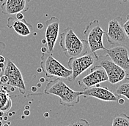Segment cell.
<instances>
[{
    "label": "cell",
    "instance_id": "20",
    "mask_svg": "<svg viewBox=\"0 0 129 126\" xmlns=\"http://www.w3.org/2000/svg\"><path fill=\"white\" fill-rule=\"evenodd\" d=\"M8 82V77L5 74H0V85H5Z\"/></svg>",
    "mask_w": 129,
    "mask_h": 126
},
{
    "label": "cell",
    "instance_id": "26",
    "mask_svg": "<svg viewBox=\"0 0 129 126\" xmlns=\"http://www.w3.org/2000/svg\"><path fill=\"white\" fill-rule=\"evenodd\" d=\"M37 28L38 29H42L43 28V24H41V23H38V25H37Z\"/></svg>",
    "mask_w": 129,
    "mask_h": 126
},
{
    "label": "cell",
    "instance_id": "15",
    "mask_svg": "<svg viewBox=\"0 0 129 126\" xmlns=\"http://www.w3.org/2000/svg\"><path fill=\"white\" fill-rule=\"evenodd\" d=\"M8 91L3 90L0 85V111L4 113L10 111L12 106V101Z\"/></svg>",
    "mask_w": 129,
    "mask_h": 126
},
{
    "label": "cell",
    "instance_id": "13",
    "mask_svg": "<svg viewBox=\"0 0 129 126\" xmlns=\"http://www.w3.org/2000/svg\"><path fill=\"white\" fill-rule=\"evenodd\" d=\"M29 8L27 0H4L1 5L2 12L10 16H15L18 13L26 12Z\"/></svg>",
    "mask_w": 129,
    "mask_h": 126
},
{
    "label": "cell",
    "instance_id": "6",
    "mask_svg": "<svg viewBox=\"0 0 129 126\" xmlns=\"http://www.w3.org/2000/svg\"><path fill=\"white\" fill-rule=\"evenodd\" d=\"M108 42L112 45H122L129 47V40L123 29L121 17H117L109 22L108 32L106 33Z\"/></svg>",
    "mask_w": 129,
    "mask_h": 126
},
{
    "label": "cell",
    "instance_id": "11",
    "mask_svg": "<svg viewBox=\"0 0 129 126\" xmlns=\"http://www.w3.org/2000/svg\"><path fill=\"white\" fill-rule=\"evenodd\" d=\"M60 21L56 17H51L45 23V40L46 41L48 53H51L54 51L55 44L59 36Z\"/></svg>",
    "mask_w": 129,
    "mask_h": 126
},
{
    "label": "cell",
    "instance_id": "9",
    "mask_svg": "<svg viewBox=\"0 0 129 126\" xmlns=\"http://www.w3.org/2000/svg\"><path fill=\"white\" fill-rule=\"evenodd\" d=\"M106 54L114 63L129 74V47L122 45L106 49Z\"/></svg>",
    "mask_w": 129,
    "mask_h": 126
},
{
    "label": "cell",
    "instance_id": "36",
    "mask_svg": "<svg viewBox=\"0 0 129 126\" xmlns=\"http://www.w3.org/2000/svg\"><path fill=\"white\" fill-rule=\"evenodd\" d=\"M41 86H42V83L38 82V83L37 84V87H41Z\"/></svg>",
    "mask_w": 129,
    "mask_h": 126
},
{
    "label": "cell",
    "instance_id": "3",
    "mask_svg": "<svg viewBox=\"0 0 129 126\" xmlns=\"http://www.w3.org/2000/svg\"><path fill=\"white\" fill-rule=\"evenodd\" d=\"M40 68L48 78L55 77L56 78L68 79L72 75V71L70 69L64 67L49 53H42Z\"/></svg>",
    "mask_w": 129,
    "mask_h": 126
},
{
    "label": "cell",
    "instance_id": "44",
    "mask_svg": "<svg viewBox=\"0 0 129 126\" xmlns=\"http://www.w3.org/2000/svg\"><path fill=\"white\" fill-rule=\"evenodd\" d=\"M2 120H3V117H0V121L2 122Z\"/></svg>",
    "mask_w": 129,
    "mask_h": 126
},
{
    "label": "cell",
    "instance_id": "17",
    "mask_svg": "<svg viewBox=\"0 0 129 126\" xmlns=\"http://www.w3.org/2000/svg\"><path fill=\"white\" fill-rule=\"evenodd\" d=\"M125 79H126L127 81L122 82L120 85L117 87L115 90V93L120 96L123 95L129 100V78L126 77Z\"/></svg>",
    "mask_w": 129,
    "mask_h": 126
},
{
    "label": "cell",
    "instance_id": "31",
    "mask_svg": "<svg viewBox=\"0 0 129 126\" xmlns=\"http://www.w3.org/2000/svg\"><path fill=\"white\" fill-rule=\"evenodd\" d=\"M24 109H25L26 110H29V109H30V106H29V105H26V106H24Z\"/></svg>",
    "mask_w": 129,
    "mask_h": 126
},
{
    "label": "cell",
    "instance_id": "37",
    "mask_svg": "<svg viewBox=\"0 0 129 126\" xmlns=\"http://www.w3.org/2000/svg\"><path fill=\"white\" fill-rule=\"evenodd\" d=\"M4 116V112L2 111H0V117H3Z\"/></svg>",
    "mask_w": 129,
    "mask_h": 126
},
{
    "label": "cell",
    "instance_id": "46",
    "mask_svg": "<svg viewBox=\"0 0 129 126\" xmlns=\"http://www.w3.org/2000/svg\"><path fill=\"white\" fill-rule=\"evenodd\" d=\"M2 125H3V124H2V122L0 121V126H2Z\"/></svg>",
    "mask_w": 129,
    "mask_h": 126
},
{
    "label": "cell",
    "instance_id": "48",
    "mask_svg": "<svg viewBox=\"0 0 129 126\" xmlns=\"http://www.w3.org/2000/svg\"><path fill=\"white\" fill-rule=\"evenodd\" d=\"M127 2H129V0H128V1H127Z\"/></svg>",
    "mask_w": 129,
    "mask_h": 126
},
{
    "label": "cell",
    "instance_id": "41",
    "mask_svg": "<svg viewBox=\"0 0 129 126\" xmlns=\"http://www.w3.org/2000/svg\"><path fill=\"white\" fill-rule=\"evenodd\" d=\"M7 124H8V125H10V124H11V122H9V121H8V122H7Z\"/></svg>",
    "mask_w": 129,
    "mask_h": 126
},
{
    "label": "cell",
    "instance_id": "47",
    "mask_svg": "<svg viewBox=\"0 0 129 126\" xmlns=\"http://www.w3.org/2000/svg\"><path fill=\"white\" fill-rule=\"evenodd\" d=\"M120 1H122V2H126L128 0H120Z\"/></svg>",
    "mask_w": 129,
    "mask_h": 126
},
{
    "label": "cell",
    "instance_id": "33",
    "mask_svg": "<svg viewBox=\"0 0 129 126\" xmlns=\"http://www.w3.org/2000/svg\"><path fill=\"white\" fill-rule=\"evenodd\" d=\"M10 90L11 92H14V91L16 90V87H10Z\"/></svg>",
    "mask_w": 129,
    "mask_h": 126
},
{
    "label": "cell",
    "instance_id": "2",
    "mask_svg": "<svg viewBox=\"0 0 129 126\" xmlns=\"http://www.w3.org/2000/svg\"><path fill=\"white\" fill-rule=\"evenodd\" d=\"M59 46L68 58L81 56L89 51L85 40H80L70 27L65 28L60 34Z\"/></svg>",
    "mask_w": 129,
    "mask_h": 126
},
{
    "label": "cell",
    "instance_id": "10",
    "mask_svg": "<svg viewBox=\"0 0 129 126\" xmlns=\"http://www.w3.org/2000/svg\"><path fill=\"white\" fill-rule=\"evenodd\" d=\"M106 81H108V77L104 69L101 66L95 65L90 68L89 74L79 80L78 83L84 90Z\"/></svg>",
    "mask_w": 129,
    "mask_h": 126
},
{
    "label": "cell",
    "instance_id": "14",
    "mask_svg": "<svg viewBox=\"0 0 129 126\" xmlns=\"http://www.w3.org/2000/svg\"><path fill=\"white\" fill-rule=\"evenodd\" d=\"M7 27L13 29L14 31L21 37H28L32 32V26L29 24L24 18L19 20L15 16H12L7 20Z\"/></svg>",
    "mask_w": 129,
    "mask_h": 126
},
{
    "label": "cell",
    "instance_id": "38",
    "mask_svg": "<svg viewBox=\"0 0 129 126\" xmlns=\"http://www.w3.org/2000/svg\"><path fill=\"white\" fill-rule=\"evenodd\" d=\"M37 71H38V73H40V72H42V69H41V68H38V69H37Z\"/></svg>",
    "mask_w": 129,
    "mask_h": 126
},
{
    "label": "cell",
    "instance_id": "35",
    "mask_svg": "<svg viewBox=\"0 0 129 126\" xmlns=\"http://www.w3.org/2000/svg\"><path fill=\"white\" fill-rule=\"evenodd\" d=\"M8 117H13V114H12V112H10V111H8Z\"/></svg>",
    "mask_w": 129,
    "mask_h": 126
},
{
    "label": "cell",
    "instance_id": "18",
    "mask_svg": "<svg viewBox=\"0 0 129 126\" xmlns=\"http://www.w3.org/2000/svg\"><path fill=\"white\" fill-rule=\"evenodd\" d=\"M64 126H91L90 123L85 119H79L76 121H73L70 124Z\"/></svg>",
    "mask_w": 129,
    "mask_h": 126
},
{
    "label": "cell",
    "instance_id": "40",
    "mask_svg": "<svg viewBox=\"0 0 129 126\" xmlns=\"http://www.w3.org/2000/svg\"><path fill=\"white\" fill-rule=\"evenodd\" d=\"M25 117H26V116H25V115H24V114H23V115H21V119H25Z\"/></svg>",
    "mask_w": 129,
    "mask_h": 126
},
{
    "label": "cell",
    "instance_id": "19",
    "mask_svg": "<svg viewBox=\"0 0 129 126\" xmlns=\"http://www.w3.org/2000/svg\"><path fill=\"white\" fill-rule=\"evenodd\" d=\"M123 29L127 37L129 40V14H128L126 16V21L125 22V24H123Z\"/></svg>",
    "mask_w": 129,
    "mask_h": 126
},
{
    "label": "cell",
    "instance_id": "28",
    "mask_svg": "<svg viewBox=\"0 0 129 126\" xmlns=\"http://www.w3.org/2000/svg\"><path fill=\"white\" fill-rule=\"evenodd\" d=\"M43 117H44L45 118H48V117H49V113H48V112H45V113L43 114Z\"/></svg>",
    "mask_w": 129,
    "mask_h": 126
},
{
    "label": "cell",
    "instance_id": "21",
    "mask_svg": "<svg viewBox=\"0 0 129 126\" xmlns=\"http://www.w3.org/2000/svg\"><path fill=\"white\" fill-rule=\"evenodd\" d=\"M6 48V45L2 42H0V55L4 52V50H5Z\"/></svg>",
    "mask_w": 129,
    "mask_h": 126
},
{
    "label": "cell",
    "instance_id": "45",
    "mask_svg": "<svg viewBox=\"0 0 129 126\" xmlns=\"http://www.w3.org/2000/svg\"><path fill=\"white\" fill-rule=\"evenodd\" d=\"M2 126H10L9 125H8L7 123H5V124H4V125H2Z\"/></svg>",
    "mask_w": 129,
    "mask_h": 126
},
{
    "label": "cell",
    "instance_id": "32",
    "mask_svg": "<svg viewBox=\"0 0 129 126\" xmlns=\"http://www.w3.org/2000/svg\"><path fill=\"white\" fill-rule=\"evenodd\" d=\"M45 78L44 77H40V83H43V82H45Z\"/></svg>",
    "mask_w": 129,
    "mask_h": 126
},
{
    "label": "cell",
    "instance_id": "29",
    "mask_svg": "<svg viewBox=\"0 0 129 126\" xmlns=\"http://www.w3.org/2000/svg\"><path fill=\"white\" fill-rule=\"evenodd\" d=\"M118 102H119V103H120V104H122V103H125V101H124V99H122V98H120L118 100Z\"/></svg>",
    "mask_w": 129,
    "mask_h": 126
},
{
    "label": "cell",
    "instance_id": "42",
    "mask_svg": "<svg viewBox=\"0 0 129 126\" xmlns=\"http://www.w3.org/2000/svg\"><path fill=\"white\" fill-rule=\"evenodd\" d=\"M12 114H13V115H15V114H16V111H12Z\"/></svg>",
    "mask_w": 129,
    "mask_h": 126
},
{
    "label": "cell",
    "instance_id": "39",
    "mask_svg": "<svg viewBox=\"0 0 129 126\" xmlns=\"http://www.w3.org/2000/svg\"><path fill=\"white\" fill-rule=\"evenodd\" d=\"M43 44H46V40L45 39H43V40H42V42H41Z\"/></svg>",
    "mask_w": 129,
    "mask_h": 126
},
{
    "label": "cell",
    "instance_id": "43",
    "mask_svg": "<svg viewBox=\"0 0 129 126\" xmlns=\"http://www.w3.org/2000/svg\"><path fill=\"white\" fill-rule=\"evenodd\" d=\"M2 71H3V69L0 68V74H2Z\"/></svg>",
    "mask_w": 129,
    "mask_h": 126
},
{
    "label": "cell",
    "instance_id": "16",
    "mask_svg": "<svg viewBox=\"0 0 129 126\" xmlns=\"http://www.w3.org/2000/svg\"><path fill=\"white\" fill-rule=\"evenodd\" d=\"M112 126H129V116L125 113L116 115L113 119Z\"/></svg>",
    "mask_w": 129,
    "mask_h": 126
},
{
    "label": "cell",
    "instance_id": "8",
    "mask_svg": "<svg viewBox=\"0 0 129 126\" xmlns=\"http://www.w3.org/2000/svg\"><path fill=\"white\" fill-rule=\"evenodd\" d=\"M4 74L8 78L6 85L14 87L19 90L20 93H26V85L20 69L11 60L8 59L4 69Z\"/></svg>",
    "mask_w": 129,
    "mask_h": 126
},
{
    "label": "cell",
    "instance_id": "22",
    "mask_svg": "<svg viewBox=\"0 0 129 126\" xmlns=\"http://www.w3.org/2000/svg\"><path fill=\"white\" fill-rule=\"evenodd\" d=\"M15 17H16V18L19 19V20H21V19L24 18V14L22 13H16V15H15Z\"/></svg>",
    "mask_w": 129,
    "mask_h": 126
},
{
    "label": "cell",
    "instance_id": "1",
    "mask_svg": "<svg viewBox=\"0 0 129 126\" xmlns=\"http://www.w3.org/2000/svg\"><path fill=\"white\" fill-rule=\"evenodd\" d=\"M45 94L54 95L59 97V102L67 107H73L80 101L81 92L72 90L60 78L49 81L44 89Z\"/></svg>",
    "mask_w": 129,
    "mask_h": 126
},
{
    "label": "cell",
    "instance_id": "30",
    "mask_svg": "<svg viewBox=\"0 0 129 126\" xmlns=\"http://www.w3.org/2000/svg\"><path fill=\"white\" fill-rule=\"evenodd\" d=\"M5 63H0V68L4 69H5Z\"/></svg>",
    "mask_w": 129,
    "mask_h": 126
},
{
    "label": "cell",
    "instance_id": "34",
    "mask_svg": "<svg viewBox=\"0 0 129 126\" xmlns=\"http://www.w3.org/2000/svg\"><path fill=\"white\" fill-rule=\"evenodd\" d=\"M8 116H3V119L5 120V121H8Z\"/></svg>",
    "mask_w": 129,
    "mask_h": 126
},
{
    "label": "cell",
    "instance_id": "5",
    "mask_svg": "<svg viewBox=\"0 0 129 126\" xmlns=\"http://www.w3.org/2000/svg\"><path fill=\"white\" fill-rule=\"evenodd\" d=\"M105 34L106 32L102 29L97 19L91 21L87 26L84 31V35L86 37L85 41L91 53H96L100 50H106L103 42V37Z\"/></svg>",
    "mask_w": 129,
    "mask_h": 126
},
{
    "label": "cell",
    "instance_id": "25",
    "mask_svg": "<svg viewBox=\"0 0 129 126\" xmlns=\"http://www.w3.org/2000/svg\"><path fill=\"white\" fill-rule=\"evenodd\" d=\"M29 114H30V111H29V110H26V109H24V115H25L26 117H27V116H29Z\"/></svg>",
    "mask_w": 129,
    "mask_h": 126
},
{
    "label": "cell",
    "instance_id": "4",
    "mask_svg": "<svg viewBox=\"0 0 129 126\" xmlns=\"http://www.w3.org/2000/svg\"><path fill=\"white\" fill-rule=\"evenodd\" d=\"M98 55L96 53H91L90 51L81 56L69 58L68 66L72 71V75L68 80L70 82L75 81L82 73L95 66L98 61Z\"/></svg>",
    "mask_w": 129,
    "mask_h": 126
},
{
    "label": "cell",
    "instance_id": "7",
    "mask_svg": "<svg viewBox=\"0 0 129 126\" xmlns=\"http://www.w3.org/2000/svg\"><path fill=\"white\" fill-rule=\"evenodd\" d=\"M96 65L101 66L104 69L108 77V81L112 85L117 84L126 78V72L111 59L107 58L106 55L98 56Z\"/></svg>",
    "mask_w": 129,
    "mask_h": 126
},
{
    "label": "cell",
    "instance_id": "27",
    "mask_svg": "<svg viewBox=\"0 0 129 126\" xmlns=\"http://www.w3.org/2000/svg\"><path fill=\"white\" fill-rule=\"evenodd\" d=\"M47 47H43L41 48V52L42 53H47Z\"/></svg>",
    "mask_w": 129,
    "mask_h": 126
},
{
    "label": "cell",
    "instance_id": "12",
    "mask_svg": "<svg viewBox=\"0 0 129 126\" xmlns=\"http://www.w3.org/2000/svg\"><path fill=\"white\" fill-rule=\"evenodd\" d=\"M81 95H84V97H93L104 101H118V100L122 98L120 95L109 90L106 87H89L81 91Z\"/></svg>",
    "mask_w": 129,
    "mask_h": 126
},
{
    "label": "cell",
    "instance_id": "23",
    "mask_svg": "<svg viewBox=\"0 0 129 126\" xmlns=\"http://www.w3.org/2000/svg\"><path fill=\"white\" fill-rule=\"evenodd\" d=\"M5 61H6L5 57H4L3 55H0V63H5Z\"/></svg>",
    "mask_w": 129,
    "mask_h": 126
},
{
    "label": "cell",
    "instance_id": "24",
    "mask_svg": "<svg viewBox=\"0 0 129 126\" xmlns=\"http://www.w3.org/2000/svg\"><path fill=\"white\" fill-rule=\"evenodd\" d=\"M38 87L37 86H32V87H31V91L32 92H33V93H36L37 91H38Z\"/></svg>",
    "mask_w": 129,
    "mask_h": 126
}]
</instances>
